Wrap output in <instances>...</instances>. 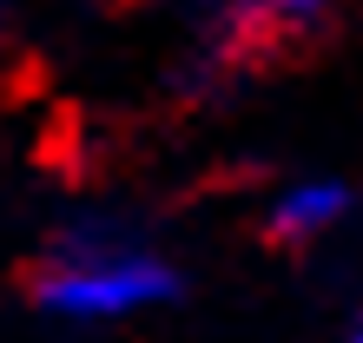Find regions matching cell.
I'll return each mask as SVG.
<instances>
[{
  "instance_id": "cell-1",
  "label": "cell",
  "mask_w": 363,
  "mask_h": 343,
  "mask_svg": "<svg viewBox=\"0 0 363 343\" xmlns=\"http://www.w3.org/2000/svg\"><path fill=\"white\" fill-rule=\"evenodd\" d=\"M179 297V264L125 225H73L33 271V304L60 324H133Z\"/></svg>"
},
{
  "instance_id": "cell-2",
  "label": "cell",
  "mask_w": 363,
  "mask_h": 343,
  "mask_svg": "<svg viewBox=\"0 0 363 343\" xmlns=\"http://www.w3.org/2000/svg\"><path fill=\"white\" fill-rule=\"evenodd\" d=\"M350 211H357V198H350L344 179H330V172H304V179H291V185L271 191V205H264V238L304 251V244H324L330 231H344Z\"/></svg>"
},
{
  "instance_id": "cell-3",
  "label": "cell",
  "mask_w": 363,
  "mask_h": 343,
  "mask_svg": "<svg viewBox=\"0 0 363 343\" xmlns=\"http://www.w3.org/2000/svg\"><path fill=\"white\" fill-rule=\"evenodd\" d=\"M337 7V0H231L225 33L231 40H264V33H304Z\"/></svg>"
},
{
  "instance_id": "cell-4",
  "label": "cell",
  "mask_w": 363,
  "mask_h": 343,
  "mask_svg": "<svg viewBox=\"0 0 363 343\" xmlns=\"http://www.w3.org/2000/svg\"><path fill=\"white\" fill-rule=\"evenodd\" d=\"M350 343H363V304H357V317H350Z\"/></svg>"
}]
</instances>
